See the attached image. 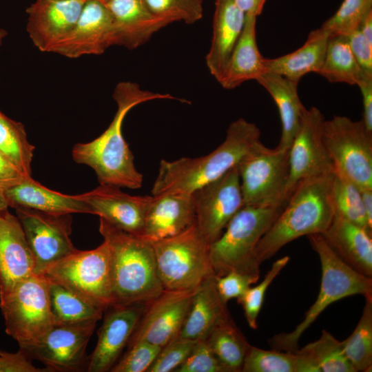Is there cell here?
Segmentation results:
<instances>
[{
  "label": "cell",
  "instance_id": "cell-10",
  "mask_svg": "<svg viewBox=\"0 0 372 372\" xmlns=\"http://www.w3.org/2000/svg\"><path fill=\"white\" fill-rule=\"evenodd\" d=\"M322 140L333 165L360 191L372 189V133L363 121L334 116L322 125Z\"/></svg>",
  "mask_w": 372,
  "mask_h": 372
},
{
  "label": "cell",
  "instance_id": "cell-56",
  "mask_svg": "<svg viewBox=\"0 0 372 372\" xmlns=\"http://www.w3.org/2000/svg\"><path fill=\"white\" fill-rule=\"evenodd\" d=\"M1 351V350H0Z\"/></svg>",
  "mask_w": 372,
  "mask_h": 372
},
{
  "label": "cell",
  "instance_id": "cell-17",
  "mask_svg": "<svg viewBox=\"0 0 372 372\" xmlns=\"http://www.w3.org/2000/svg\"><path fill=\"white\" fill-rule=\"evenodd\" d=\"M114 19L101 2L87 0L72 31L52 50L68 58L101 54L116 45Z\"/></svg>",
  "mask_w": 372,
  "mask_h": 372
},
{
  "label": "cell",
  "instance_id": "cell-13",
  "mask_svg": "<svg viewBox=\"0 0 372 372\" xmlns=\"http://www.w3.org/2000/svg\"><path fill=\"white\" fill-rule=\"evenodd\" d=\"M34 259V273L43 274L54 262L77 249L70 239L71 214L14 209Z\"/></svg>",
  "mask_w": 372,
  "mask_h": 372
},
{
  "label": "cell",
  "instance_id": "cell-30",
  "mask_svg": "<svg viewBox=\"0 0 372 372\" xmlns=\"http://www.w3.org/2000/svg\"><path fill=\"white\" fill-rule=\"evenodd\" d=\"M329 33L322 28L312 30L305 43L296 50L274 58H265L266 73L299 82L310 72L319 73L324 59Z\"/></svg>",
  "mask_w": 372,
  "mask_h": 372
},
{
  "label": "cell",
  "instance_id": "cell-43",
  "mask_svg": "<svg viewBox=\"0 0 372 372\" xmlns=\"http://www.w3.org/2000/svg\"><path fill=\"white\" fill-rule=\"evenodd\" d=\"M196 341L178 336L162 348L147 372L174 371L189 356Z\"/></svg>",
  "mask_w": 372,
  "mask_h": 372
},
{
  "label": "cell",
  "instance_id": "cell-52",
  "mask_svg": "<svg viewBox=\"0 0 372 372\" xmlns=\"http://www.w3.org/2000/svg\"><path fill=\"white\" fill-rule=\"evenodd\" d=\"M359 30L365 37V38L372 43V11H370L362 20Z\"/></svg>",
  "mask_w": 372,
  "mask_h": 372
},
{
  "label": "cell",
  "instance_id": "cell-35",
  "mask_svg": "<svg viewBox=\"0 0 372 372\" xmlns=\"http://www.w3.org/2000/svg\"><path fill=\"white\" fill-rule=\"evenodd\" d=\"M34 150L23 125L0 111V152L27 178L32 177Z\"/></svg>",
  "mask_w": 372,
  "mask_h": 372
},
{
  "label": "cell",
  "instance_id": "cell-45",
  "mask_svg": "<svg viewBox=\"0 0 372 372\" xmlns=\"http://www.w3.org/2000/svg\"><path fill=\"white\" fill-rule=\"evenodd\" d=\"M218 293L225 303L240 298L258 279L239 272L231 271L222 276H215Z\"/></svg>",
  "mask_w": 372,
  "mask_h": 372
},
{
  "label": "cell",
  "instance_id": "cell-1",
  "mask_svg": "<svg viewBox=\"0 0 372 372\" xmlns=\"http://www.w3.org/2000/svg\"><path fill=\"white\" fill-rule=\"evenodd\" d=\"M117 111L106 130L94 140L77 143L72 149L74 161L92 168L100 185L138 189L143 185V175L136 169L134 156L122 134V124L127 112L135 106L155 99H177L169 94L142 90L130 81L120 82L113 92Z\"/></svg>",
  "mask_w": 372,
  "mask_h": 372
},
{
  "label": "cell",
  "instance_id": "cell-33",
  "mask_svg": "<svg viewBox=\"0 0 372 372\" xmlns=\"http://www.w3.org/2000/svg\"><path fill=\"white\" fill-rule=\"evenodd\" d=\"M242 372H319L307 355L295 351L262 349L250 345L245 355Z\"/></svg>",
  "mask_w": 372,
  "mask_h": 372
},
{
  "label": "cell",
  "instance_id": "cell-25",
  "mask_svg": "<svg viewBox=\"0 0 372 372\" xmlns=\"http://www.w3.org/2000/svg\"><path fill=\"white\" fill-rule=\"evenodd\" d=\"M321 235L343 262L362 275L372 278V234L334 214Z\"/></svg>",
  "mask_w": 372,
  "mask_h": 372
},
{
  "label": "cell",
  "instance_id": "cell-46",
  "mask_svg": "<svg viewBox=\"0 0 372 372\" xmlns=\"http://www.w3.org/2000/svg\"><path fill=\"white\" fill-rule=\"evenodd\" d=\"M344 37L363 72L372 76V43L365 38L359 29Z\"/></svg>",
  "mask_w": 372,
  "mask_h": 372
},
{
  "label": "cell",
  "instance_id": "cell-39",
  "mask_svg": "<svg viewBox=\"0 0 372 372\" xmlns=\"http://www.w3.org/2000/svg\"><path fill=\"white\" fill-rule=\"evenodd\" d=\"M372 11V0H344L336 12L322 25L329 36H346L355 30Z\"/></svg>",
  "mask_w": 372,
  "mask_h": 372
},
{
  "label": "cell",
  "instance_id": "cell-22",
  "mask_svg": "<svg viewBox=\"0 0 372 372\" xmlns=\"http://www.w3.org/2000/svg\"><path fill=\"white\" fill-rule=\"evenodd\" d=\"M194 223L192 194L152 195L141 237L148 240L171 237L185 231Z\"/></svg>",
  "mask_w": 372,
  "mask_h": 372
},
{
  "label": "cell",
  "instance_id": "cell-9",
  "mask_svg": "<svg viewBox=\"0 0 372 372\" xmlns=\"http://www.w3.org/2000/svg\"><path fill=\"white\" fill-rule=\"evenodd\" d=\"M43 275L103 311L113 304L111 257L104 240L94 249L75 250L49 267Z\"/></svg>",
  "mask_w": 372,
  "mask_h": 372
},
{
  "label": "cell",
  "instance_id": "cell-19",
  "mask_svg": "<svg viewBox=\"0 0 372 372\" xmlns=\"http://www.w3.org/2000/svg\"><path fill=\"white\" fill-rule=\"evenodd\" d=\"M87 0H36L26 12V30L41 51L52 48L74 28Z\"/></svg>",
  "mask_w": 372,
  "mask_h": 372
},
{
  "label": "cell",
  "instance_id": "cell-6",
  "mask_svg": "<svg viewBox=\"0 0 372 372\" xmlns=\"http://www.w3.org/2000/svg\"><path fill=\"white\" fill-rule=\"evenodd\" d=\"M319 256L322 278L318 296L306 312L302 321L291 332H284L270 339L272 349L295 351L303 333L331 304L350 296H372V278L358 273L343 262L327 243L321 234L307 236Z\"/></svg>",
  "mask_w": 372,
  "mask_h": 372
},
{
  "label": "cell",
  "instance_id": "cell-3",
  "mask_svg": "<svg viewBox=\"0 0 372 372\" xmlns=\"http://www.w3.org/2000/svg\"><path fill=\"white\" fill-rule=\"evenodd\" d=\"M333 174V172L313 176L298 183L257 245L256 258L260 265L295 239L326 231L335 214Z\"/></svg>",
  "mask_w": 372,
  "mask_h": 372
},
{
  "label": "cell",
  "instance_id": "cell-29",
  "mask_svg": "<svg viewBox=\"0 0 372 372\" xmlns=\"http://www.w3.org/2000/svg\"><path fill=\"white\" fill-rule=\"evenodd\" d=\"M256 81L271 95L278 110L282 129L276 147L289 149L307 110L298 95V82L270 73L264 74Z\"/></svg>",
  "mask_w": 372,
  "mask_h": 372
},
{
  "label": "cell",
  "instance_id": "cell-49",
  "mask_svg": "<svg viewBox=\"0 0 372 372\" xmlns=\"http://www.w3.org/2000/svg\"><path fill=\"white\" fill-rule=\"evenodd\" d=\"M363 105V121L367 130L372 133V77L366 76L358 85Z\"/></svg>",
  "mask_w": 372,
  "mask_h": 372
},
{
  "label": "cell",
  "instance_id": "cell-5",
  "mask_svg": "<svg viewBox=\"0 0 372 372\" xmlns=\"http://www.w3.org/2000/svg\"><path fill=\"white\" fill-rule=\"evenodd\" d=\"M285 204L244 205L236 213L219 238L209 245V257L215 276L236 271L259 279L257 245Z\"/></svg>",
  "mask_w": 372,
  "mask_h": 372
},
{
  "label": "cell",
  "instance_id": "cell-55",
  "mask_svg": "<svg viewBox=\"0 0 372 372\" xmlns=\"http://www.w3.org/2000/svg\"><path fill=\"white\" fill-rule=\"evenodd\" d=\"M95 1H99V2H101L102 3L105 0H95Z\"/></svg>",
  "mask_w": 372,
  "mask_h": 372
},
{
  "label": "cell",
  "instance_id": "cell-14",
  "mask_svg": "<svg viewBox=\"0 0 372 372\" xmlns=\"http://www.w3.org/2000/svg\"><path fill=\"white\" fill-rule=\"evenodd\" d=\"M96 322V320H90L54 324L37 343L19 349L23 350L32 360L43 363L48 371L87 370L86 348Z\"/></svg>",
  "mask_w": 372,
  "mask_h": 372
},
{
  "label": "cell",
  "instance_id": "cell-44",
  "mask_svg": "<svg viewBox=\"0 0 372 372\" xmlns=\"http://www.w3.org/2000/svg\"><path fill=\"white\" fill-rule=\"evenodd\" d=\"M174 372H226L205 340H197L192 352Z\"/></svg>",
  "mask_w": 372,
  "mask_h": 372
},
{
  "label": "cell",
  "instance_id": "cell-47",
  "mask_svg": "<svg viewBox=\"0 0 372 372\" xmlns=\"http://www.w3.org/2000/svg\"><path fill=\"white\" fill-rule=\"evenodd\" d=\"M34 366L26 353L19 349L16 353L0 351V372H43Z\"/></svg>",
  "mask_w": 372,
  "mask_h": 372
},
{
  "label": "cell",
  "instance_id": "cell-26",
  "mask_svg": "<svg viewBox=\"0 0 372 372\" xmlns=\"http://www.w3.org/2000/svg\"><path fill=\"white\" fill-rule=\"evenodd\" d=\"M9 207L32 209L53 214H91L79 195L70 196L50 189L32 177L3 192Z\"/></svg>",
  "mask_w": 372,
  "mask_h": 372
},
{
  "label": "cell",
  "instance_id": "cell-54",
  "mask_svg": "<svg viewBox=\"0 0 372 372\" xmlns=\"http://www.w3.org/2000/svg\"><path fill=\"white\" fill-rule=\"evenodd\" d=\"M8 33L5 30L0 29V45L2 43L3 39L7 36Z\"/></svg>",
  "mask_w": 372,
  "mask_h": 372
},
{
  "label": "cell",
  "instance_id": "cell-20",
  "mask_svg": "<svg viewBox=\"0 0 372 372\" xmlns=\"http://www.w3.org/2000/svg\"><path fill=\"white\" fill-rule=\"evenodd\" d=\"M97 215L118 228L141 236L146 210L152 196H132L112 185H100L79 195Z\"/></svg>",
  "mask_w": 372,
  "mask_h": 372
},
{
  "label": "cell",
  "instance_id": "cell-37",
  "mask_svg": "<svg viewBox=\"0 0 372 372\" xmlns=\"http://www.w3.org/2000/svg\"><path fill=\"white\" fill-rule=\"evenodd\" d=\"M331 198L335 214L353 223L372 234L364 210L361 191L351 181L334 169Z\"/></svg>",
  "mask_w": 372,
  "mask_h": 372
},
{
  "label": "cell",
  "instance_id": "cell-21",
  "mask_svg": "<svg viewBox=\"0 0 372 372\" xmlns=\"http://www.w3.org/2000/svg\"><path fill=\"white\" fill-rule=\"evenodd\" d=\"M34 273V256L19 220L8 209L0 212V294Z\"/></svg>",
  "mask_w": 372,
  "mask_h": 372
},
{
  "label": "cell",
  "instance_id": "cell-12",
  "mask_svg": "<svg viewBox=\"0 0 372 372\" xmlns=\"http://www.w3.org/2000/svg\"><path fill=\"white\" fill-rule=\"evenodd\" d=\"M195 225L209 245L244 206L238 167L192 193Z\"/></svg>",
  "mask_w": 372,
  "mask_h": 372
},
{
  "label": "cell",
  "instance_id": "cell-32",
  "mask_svg": "<svg viewBox=\"0 0 372 372\" xmlns=\"http://www.w3.org/2000/svg\"><path fill=\"white\" fill-rule=\"evenodd\" d=\"M205 340L226 372L241 371L250 344L231 317L217 324Z\"/></svg>",
  "mask_w": 372,
  "mask_h": 372
},
{
  "label": "cell",
  "instance_id": "cell-15",
  "mask_svg": "<svg viewBox=\"0 0 372 372\" xmlns=\"http://www.w3.org/2000/svg\"><path fill=\"white\" fill-rule=\"evenodd\" d=\"M324 121L318 108L307 109L289 150L287 200L300 181L334 171L322 140Z\"/></svg>",
  "mask_w": 372,
  "mask_h": 372
},
{
  "label": "cell",
  "instance_id": "cell-42",
  "mask_svg": "<svg viewBox=\"0 0 372 372\" xmlns=\"http://www.w3.org/2000/svg\"><path fill=\"white\" fill-rule=\"evenodd\" d=\"M162 348L145 341L127 346V351L112 368V372H147Z\"/></svg>",
  "mask_w": 372,
  "mask_h": 372
},
{
  "label": "cell",
  "instance_id": "cell-18",
  "mask_svg": "<svg viewBox=\"0 0 372 372\" xmlns=\"http://www.w3.org/2000/svg\"><path fill=\"white\" fill-rule=\"evenodd\" d=\"M145 304L112 305L107 308L98 331L96 345L88 358L87 371H110L127 344Z\"/></svg>",
  "mask_w": 372,
  "mask_h": 372
},
{
  "label": "cell",
  "instance_id": "cell-50",
  "mask_svg": "<svg viewBox=\"0 0 372 372\" xmlns=\"http://www.w3.org/2000/svg\"><path fill=\"white\" fill-rule=\"evenodd\" d=\"M266 0H234L245 15L258 17L260 14Z\"/></svg>",
  "mask_w": 372,
  "mask_h": 372
},
{
  "label": "cell",
  "instance_id": "cell-36",
  "mask_svg": "<svg viewBox=\"0 0 372 372\" xmlns=\"http://www.w3.org/2000/svg\"><path fill=\"white\" fill-rule=\"evenodd\" d=\"M343 352L356 371H371L372 366V296L365 297L360 320L352 333L341 342Z\"/></svg>",
  "mask_w": 372,
  "mask_h": 372
},
{
  "label": "cell",
  "instance_id": "cell-8",
  "mask_svg": "<svg viewBox=\"0 0 372 372\" xmlns=\"http://www.w3.org/2000/svg\"><path fill=\"white\" fill-rule=\"evenodd\" d=\"M0 308L6 332L19 348L37 343L54 325L48 280L43 274L34 273L0 294Z\"/></svg>",
  "mask_w": 372,
  "mask_h": 372
},
{
  "label": "cell",
  "instance_id": "cell-27",
  "mask_svg": "<svg viewBox=\"0 0 372 372\" xmlns=\"http://www.w3.org/2000/svg\"><path fill=\"white\" fill-rule=\"evenodd\" d=\"M230 318L227 304L218 293L215 276L212 275L197 287L178 336L192 340H205L217 324Z\"/></svg>",
  "mask_w": 372,
  "mask_h": 372
},
{
  "label": "cell",
  "instance_id": "cell-28",
  "mask_svg": "<svg viewBox=\"0 0 372 372\" xmlns=\"http://www.w3.org/2000/svg\"><path fill=\"white\" fill-rule=\"evenodd\" d=\"M256 18L245 15L243 30L218 82L225 89L232 90L247 81H256L266 73L265 58L260 54L256 42Z\"/></svg>",
  "mask_w": 372,
  "mask_h": 372
},
{
  "label": "cell",
  "instance_id": "cell-40",
  "mask_svg": "<svg viewBox=\"0 0 372 372\" xmlns=\"http://www.w3.org/2000/svg\"><path fill=\"white\" fill-rule=\"evenodd\" d=\"M155 15L170 23L183 21L191 25L203 17L204 0H144Z\"/></svg>",
  "mask_w": 372,
  "mask_h": 372
},
{
  "label": "cell",
  "instance_id": "cell-2",
  "mask_svg": "<svg viewBox=\"0 0 372 372\" xmlns=\"http://www.w3.org/2000/svg\"><path fill=\"white\" fill-rule=\"evenodd\" d=\"M262 145L256 125L240 118L229 125L224 141L208 154L173 161L161 160L152 194H191L223 176Z\"/></svg>",
  "mask_w": 372,
  "mask_h": 372
},
{
  "label": "cell",
  "instance_id": "cell-4",
  "mask_svg": "<svg viewBox=\"0 0 372 372\" xmlns=\"http://www.w3.org/2000/svg\"><path fill=\"white\" fill-rule=\"evenodd\" d=\"M99 231L110 253L112 305L146 304L163 291L150 241L102 218Z\"/></svg>",
  "mask_w": 372,
  "mask_h": 372
},
{
  "label": "cell",
  "instance_id": "cell-38",
  "mask_svg": "<svg viewBox=\"0 0 372 372\" xmlns=\"http://www.w3.org/2000/svg\"><path fill=\"white\" fill-rule=\"evenodd\" d=\"M297 350L309 357L320 372H356L344 353L341 342L326 330L319 339Z\"/></svg>",
  "mask_w": 372,
  "mask_h": 372
},
{
  "label": "cell",
  "instance_id": "cell-41",
  "mask_svg": "<svg viewBox=\"0 0 372 372\" xmlns=\"http://www.w3.org/2000/svg\"><path fill=\"white\" fill-rule=\"evenodd\" d=\"M289 261V257L284 256L273 264L262 281L255 287H250L237 301L243 308L246 320L254 329L258 327L257 319L260 313L267 288Z\"/></svg>",
  "mask_w": 372,
  "mask_h": 372
},
{
  "label": "cell",
  "instance_id": "cell-48",
  "mask_svg": "<svg viewBox=\"0 0 372 372\" xmlns=\"http://www.w3.org/2000/svg\"><path fill=\"white\" fill-rule=\"evenodd\" d=\"M26 178L0 152V191L14 187Z\"/></svg>",
  "mask_w": 372,
  "mask_h": 372
},
{
  "label": "cell",
  "instance_id": "cell-53",
  "mask_svg": "<svg viewBox=\"0 0 372 372\" xmlns=\"http://www.w3.org/2000/svg\"><path fill=\"white\" fill-rule=\"evenodd\" d=\"M8 205L5 198L3 192L0 191V212L8 209Z\"/></svg>",
  "mask_w": 372,
  "mask_h": 372
},
{
  "label": "cell",
  "instance_id": "cell-51",
  "mask_svg": "<svg viewBox=\"0 0 372 372\" xmlns=\"http://www.w3.org/2000/svg\"><path fill=\"white\" fill-rule=\"evenodd\" d=\"M368 223L372 228V189L361 191Z\"/></svg>",
  "mask_w": 372,
  "mask_h": 372
},
{
  "label": "cell",
  "instance_id": "cell-31",
  "mask_svg": "<svg viewBox=\"0 0 372 372\" xmlns=\"http://www.w3.org/2000/svg\"><path fill=\"white\" fill-rule=\"evenodd\" d=\"M318 74L331 83L356 85L364 77L369 76L360 68L343 35L329 36L323 64Z\"/></svg>",
  "mask_w": 372,
  "mask_h": 372
},
{
  "label": "cell",
  "instance_id": "cell-16",
  "mask_svg": "<svg viewBox=\"0 0 372 372\" xmlns=\"http://www.w3.org/2000/svg\"><path fill=\"white\" fill-rule=\"evenodd\" d=\"M196 289H164L147 302L127 345L145 341L163 348L177 338Z\"/></svg>",
  "mask_w": 372,
  "mask_h": 372
},
{
  "label": "cell",
  "instance_id": "cell-11",
  "mask_svg": "<svg viewBox=\"0 0 372 372\" xmlns=\"http://www.w3.org/2000/svg\"><path fill=\"white\" fill-rule=\"evenodd\" d=\"M289 150L263 145L237 165L244 205L269 206L287 202Z\"/></svg>",
  "mask_w": 372,
  "mask_h": 372
},
{
  "label": "cell",
  "instance_id": "cell-34",
  "mask_svg": "<svg viewBox=\"0 0 372 372\" xmlns=\"http://www.w3.org/2000/svg\"><path fill=\"white\" fill-rule=\"evenodd\" d=\"M48 280L54 324L98 321L102 318L103 310L86 302L63 285Z\"/></svg>",
  "mask_w": 372,
  "mask_h": 372
},
{
  "label": "cell",
  "instance_id": "cell-7",
  "mask_svg": "<svg viewBox=\"0 0 372 372\" xmlns=\"http://www.w3.org/2000/svg\"><path fill=\"white\" fill-rule=\"evenodd\" d=\"M150 241L157 273L166 290L194 289L214 275L209 257V245L195 223L168 238Z\"/></svg>",
  "mask_w": 372,
  "mask_h": 372
},
{
  "label": "cell",
  "instance_id": "cell-23",
  "mask_svg": "<svg viewBox=\"0 0 372 372\" xmlns=\"http://www.w3.org/2000/svg\"><path fill=\"white\" fill-rule=\"evenodd\" d=\"M116 30V45L137 48L170 23L152 12L144 0H105Z\"/></svg>",
  "mask_w": 372,
  "mask_h": 372
},
{
  "label": "cell",
  "instance_id": "cell-24",
  "mask_svg": "<svg viewBox=\"0 0 372 372\" xmlns=\"http://www.w3.org/2000/svg\"><path fill=\"white\" fill-rule=\"evenodd\" d=\"M245 21V13L234 0L215 1L212 38L205 60L210 74L218 82L225 72Z\"/></svg>",
  "mask_w": 372,
  "mask_h": 372
}]
</instances>
